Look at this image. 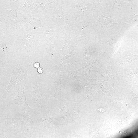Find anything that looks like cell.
I'll use <instances>...</instances> for the list:
<instances>
[{
	"instance_id": "cell-5",
	"label": "cell",
	"mask_w": 138,
	"mask_h": 138,
	"mask_svg": "<svg viewBox=\"0 0 138 138\" xmlns=\"http://www.w3.org/2000/svg\"><path fill=\"white\" fill-rule=\"evenodd\" d=\"M5 37H0V60L5 57L14 60L18 58L19 51L21 48L20 43L15 36L7 34Z\"/></svg>"
},
{
	"instance_id": "cell-1",
	"label": "cell",
	"mask_w": 138,
	"mask_h": 138,
	"mask_svg": "<svg viewBox=\"0 0 138 138\" xmlns=\"http://www.w3.org/2000/svg\"><path fill=\"white\" fill-rule=\"evenodd\" d=\"M48 83L43 75L34 74L27 79L25 94L27 100L35 110L45 109Z\"/></svg>"
},
{
	"instance_id": "cell-11",
	"label": "cell",
	"mask_w": 138,
	"mask_h": 138,
	"mask_svg": "<svg viewBox=\"0 0 138 138\" xmlns=\"http://www.w3.org/2000/svg\"><path fill=\"white\" fill-rule=\"evenodd\" d=\"M138 60V55H135L131 54L129 51L123 57V61L125 64H128L132 62Z\"/></svg>"
},
{
	"instance_id": "cell-9",
	"label": "cell",
	"mask_w": 138,
	"mask_h": 138,
	"mask_svg": "<svg viewBox=\"0 0 138 138\" xmlns=\"http://www.w3.org/2000/svg\"><path fill=\"white\" fill-rule=\"evenodd\" d=\"M34 110L38 116L37 131L40 134L43 133L47 129L48 121L47 116L45 109L38 110Z\"/></svg>"
},
{
	"instance_id": "cell-8",
	"label": "cell",
	"mask_w": 138,
	"mask_h": 138,
	"mask_svg": "<svg viewBox=\"0 0 138 138\" xmlns=\"http://www.w3.org/2000/svg\"><path fill=\"white\" fill-rule=\"evenodd\" d=\"M23 118L21 130L24 134L35 133L37 131L38 116L35 111L27 103L22 110Z\"/></svg>"
},
{
	"instance_id": "cell-4",
	"label": "cell",
	"mask_w": 138,
	"mask_h": 138,
	"mask_svg": "<svg viewBox=\"0 0 138 138\" xmlns=\"http://www.w3.org/2000/svg\"><path fill=\"white\" fill-rule=\"evenodd\" d=\"M6 118L7 123L4 130L9 135L18 136L21 132V124L22 120V111L20 109H14L8 106L0 111V115Z\"/></svg>"
},
{
	"instance_id": "cell-2",
	"label": "cell",
	"mask_w": 138,
	"mask_h": 138,
	"mask_svg": "<svg viewBox=\"0 0 138 138\" xmlns=\"http://www.w3.org/2000/svg\"><path fill=\"white\" fill-rule=\"evenodd\" d=\"M42 33L40 28H37L27 34L16 36L21 47L19 52L18 59L25 62L26 60L31 62L35 60L42 44L39 40Z\"/></svg>"
},
{
	"instance_id": "cell-10",
	"label": "cell",
	"mask_w": 138,
	"mask_h": 138,
	"mask_svg": "<svg viewBox=\"0 0 138 138\" xmlns=\"http://www.w3.org/2000/svg\"><path fill=\"white\" fill-rule=\"evenodd\" d=\"M113 19L107 16H105L102 14L100 15V18L97 22L101 25L107 26L111 25H116L119 23H114L112 22Z\"/></svg>"
},
{
	"instance_id": "cell-3",
	"label": "cell",
	"mask_w": 138,
	"mask_h": 138,
	"mask_svg": "<svg viewBox=\"0 0 138 138\" xmlns=\"http://www.w3.org/2000/svg\"><path fill=\"white\" fill-rule=\"evenodd\" d=\"M27 79L22 80L14 85L8 91L5 97L0 98V111L13 104L19 105L20 109L22 111L25 106L28 103L25 94Z\"/></svg>"
},
{
	"instance_id": "cell-6",
	"label": "cell",
	"mask_w": 138,
	"mask_h": 138,
	"mask_svg": "<svg viewBox=\"0 0 138 138\" xmlns=\"http://www.w3.org/2000/svg\"><path fill=\"white\" fill-rule=\"evenodd\" d=\"M26 63L18 59V61L12 73L10 80L7 88L1 97H5L9 89L13 86L22 80L30 79L34 74Z\"/></svg>"
},
{
	"instance_id": "cell-12",
	"label": "cell",
	"mask_w": 138,
	"mask_h": 138,
	"mask_svg": "<svg viewBox=\"0 0 138 138\" xmlns=\"http://www.w3.org/2000/svg\"><path fill=\"white\" fill-rule=\"evenodd\" d=\"M137 21H138V15H136L133 13L131 15L130 20L124 24L129 23H132Z\"/></svg>"
},
{
	"instance_id": "cell-7",
	"label": "cell",
	"mask_w": 138,
	"mask_h": 138,
	"mask_svg": "<svg viewBox=\"0 0 138 138\" xmlns=\"http://www.w3.org/2000/svg\"><path fill=\"white\" fill-rule=\"evenodd\" d=\"M18 59L12 60L7 57L0 60V95L5 91L10 80L12 73L16 64Z\"/></svg>"
}]
</instances>
